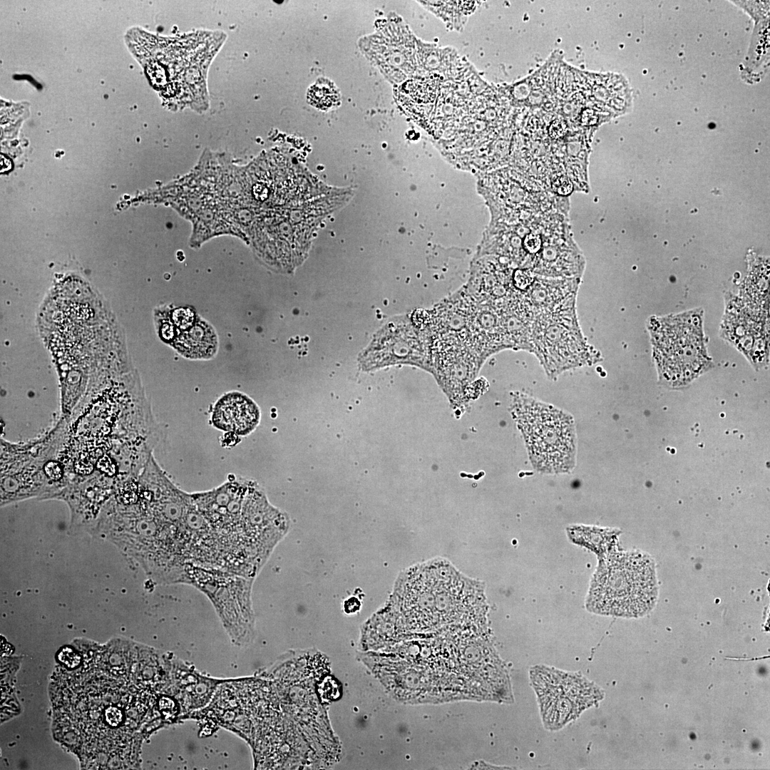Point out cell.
<instances>
[{"mask_svg": "<svg viewBox=\"0 0 770 770\" xmlns=\"http://www.w3.org/2000/svg\"><path fill=\"white\" fill-rule=\"evenodd\" d=\"M289 525L287 514L273 506L265 493L250 481L241 515V527L248 552L260 567Z\"/></svg>", "mask_w": 770, "mask_h": 770, "instance_id": "obj_10", "label": "cell"}, {"mask_svg": "<svg viewBox=\"0 0 770 770\" xmlns=\"http://www.w3.org/2000/svg\"><path fill=\"white\" fill-rule=\"evenodd\" d=\"M545 728L557 730L576 719L602 697L596 685L578 674L545 666L530 671Z\"/></svg>", "mask_w": 770, "mask_h": 770, "instance_id": "obj_9", "label": "cell"}, {"mask_svg": "<svg viewBox=\"0 0 770 770\" xmlns=\"http://www.w3.org/2000/svg\"><path fill=\"white\" fill-rule=\"evenodd\" d=\"M111 542L159 584H183L190 541L180 528L156 515L143 501L138 484L118 488L89 533Z\"/></svg>", "mask_w": 770, "mask_h": 770, "instance_id": "obj_1", "label": "cell"}, {"mask_svg": "<svg viewBox=\"0 0 770 770\" xmlns=\"http://www.w3.org/2000/svg\"><path fill=\"white\" fill-rule=\"evenodd\" d=\"M171 347L188 359H211L219 349L218 335L212 325L199 315L190 329L180 332Z\"/></svg>", "mask_w": 770, "mask_h": 770, "instance_id": "obj_13", "label": "cell"}, {"mask_svg": "<svg viewBox=\"0 0 770 770\" xmlns=\"http://www.w3.org/2000/svg\"><path fill=\"white\" fill-rule=\"evenodd\" d=\"M250 483V481L235 478L212 490L190 493L215 535L220 568L230 572L241 566L247 558L241 515Z\"/></svg>", "mask_w": 770, "mask_h": 770, "instance_id": "obj_8", "label": "cell"}, {"mask_svg": "<svg viewBox=\"0 0 770 770\" xmlns=\"http://www.w3.org/2000/svg\"><path fill=\"white\" fill-rule=\"evenodd\" d=\"M523 245L528 253L538 255L541 251L543 242L539 235L530 233L525 236Z\"/></svg>", "mask_w": 770, "mask_h": 770, "instance_id": "obj_19", "label": "cell"}, {"mask_svg": "<svg viewBox=\"0 0 770 770\" xmlns=\"http://www.w3.org/2000/svg\"><path fill=\"white\" fill-rule=\"evenodd\" d=\"M59 659L66 664L73 667L79 662V657L68 649L63 650L59 654Z\"/></svg>", "mask_w": 770, "mask_h": 770, "instance_id": "obj_21", "label": "cell"}, {"mask_svg": "<svg viewBox=\"0 0 770 770\" xmlns=\"http://www.w3.org/2000/svg\"><path fill=\"white\" fill-rule=\"evenodd\" d=\"M659 380L671 388L684 386L710 367L701 314L687 312L650 320Z\"/></svg>", "mask_w": 770, "mask_h": 770, "instance_id": "obj_5", "label": "cell"}, {"mask_svg": "<svg viewBox=\"0 0 770 770\" xmlns=\"http://www.w3.org/2000/svg\"><path fill=\"white\" fill-rule=\"evenodd\" d=\"M657 596L653 559L640 552H618L601 562L592 580L586 607L596 614L638 617L654 607Z\"/></svg>", "mask_w": 770, "mask_h": 770, "instance_id": "obj_2", "label": "cell"}, {"mask_svg": "<svg viewBox=\"0 0 770 770\" xmlns=\"http://www.w3.org/2000/svg\"><path fill=\"white\" fill-rule=\"evenodd\" d=\"M167 306L170 321L180 332L190 329L196 322L199 314L190 307H172Z\"/></svg>", "mask_w": 770, "mask_h": 770, "instance_id": "obj_17", "label": "cell"}, {"mask_svg": "<svg viewBox=\"0 0 770 770\" xmlns=\"http://www.w3.org/2000/svg\"><path fill=\"white\" fill-rule=\"evenodd\" d=\"M731 2L748 14L754 21L755 24L769 19V1H731Z\"/></svg>", "mask_w": 770, "mask_h": 770, "instance_id": "obj_18", "label": "cell"}, {"mask_svg": "<svg viewBox=\"0 0 770 770\" xmlns=\"http://www.w3.org/2000/svg\"><path fill=\"white\" fill-rule=\"evenodd\" d=\"M769 63V19L754 25L742 76L757 81L766 73Z\"/></svg>", "mask_w": 770, "mask_h": 770, "instance_id": "obj_14", "label": "cell"}, {"mask_svg": "<svg viewBox=\"0 0 770 770\" xmlns=\"http://www.w3.org/2000/svg\"><path fill=\"white\" fill-rule=\"evenodd\" d=\"M154 322L160 339L171 346L179 332L169 318L166 305L155 309Z\"/></svg>", "mask_w": 770, "mask_h": 770, "instance_id": "obj_16", "label": "cell"}, {"mask_svg": "<svg viewBox=\"0 0 770 770\" xmlns=\"http://www.w3.org/2000/svg\"><path fill=\"white\" fill-rule=\"evenodd\" d=\"M379 336L373 349L376 359L370 368L403 363L432 372L431 336L419 329L411 318H403L397 325L386 327Z\"/></svg>", "mask_w": 770, "mask_h": 770, "instance_id": "obj_11", "label": "cell"}, {"mask_svg": "<svg viewBox=\"0 0 770 770\" xmlns=\"http://www.w3.org/2000/svg\"><path fill=\"white\" fill-rule=\"evenodd\" d=\"M514 411L534 469L543 474L570 473L577 455L573 416L523 394L514 399Z\"/></svg>", "mask_w": 770, "mask_h": 770, "instance_id": "obj_4", "label": "cell"}, {"mask_svg": "<svg viewBox=\"0 0 770 770\" xmlns=\"http://www.w3.org/2000/svg\"><path fill=\"white\" fill-rule=\"evenodd\" d=\"M361 605L360 600L358 597L351 596L345 600L344 610L346 613L351 614L359 610Z\"/></svg>", "mask_w": 770, "mask_h": 770, "instance_id": "obj_22", "label": "cell"}, {"mask_svg": "<svg viewBox=\"0 0 770 770\" xmlns=\"http://www.w3.org/2000/svg\"><path fill=\"white\" fill-rule=\"evenodd\" d=\"M10 160L4 155H1V172H5L11 168Z\"/></svg>", "mask_w": 770, "mask_h": 770, "instance_id": "obj_24", "label": "cell"}, {"mask_svg": "<svg viewBox=\"0 0 770 770\" xmlns=\"http://www.w3.org/2000/svg\"><path fill=\"white\" fill-rule=\"evenodd\" d=\"M254 579L224 570L187 563L183 584L204 593L235 645L250 641L254 630L251 592Z\"/></svg>", "mask_w": 770, "mask_h": 770, "instance_id": "obj_7", "label": "cell"}, {"mask_svg": "<svg viewBox=\"0 0 770 770\" xmlns=\"http://www.w3.org/2000/svg\"><path fill=\"white\" fill-rule=\"evenodd\" d=\"M67 420L60 416L41 436L26 442L1 438L0 505L30 498L53 499L51 468L58 459L65 440Z\"/></svg>", "mask_w": 770, "mask_h": 770, "instance_id": "obj_3", "label": "cell"}, {"mask_svg": "<svg viewBox=\"0 0 770 770\" xmlns=\"http://www.w3.org/2000/svg\"><path fill=\"white\" fill-rule=\"evenodd\" d=\"M307 98L313 106L321 110H327L337 104L339 95L330 83H317L309 88Z\"/></svg>", "mask_w": 770, "mask_h": 770, "instance_id": "obj_15", "label": "cell"}, {"mask_svg": "<svg viewBox=\"0 0 770 770\" xmlns=\"http://www.w3.org/2000/svg\"><path fill=\"white\" fill-rule=\"evenodd\" d=\"M553 190L560 195H568L573 191V184L565 176H558L552 183Z\"/></svg>", "mask_w": 770, "mask_h": 770, "instance_id": "obj_20", "label": "cell"}, {"mask_svg": "<svg viewBox=\"0 0 770 770\" xmlns=\"http://www.w3.org/2000/svg\"><path fill=\"white\" fill-rule=\"evenodd\" d=\"M211 421L217 429L245 436L258 426L260 410L248 396L239 391H230L222 395L215 404Z\"/></svg>", "mask_w": 770, "mask_h": 770, "instance_id": "obj_12", "label": "cell"}, {"mask_svg": "<svg viewBox=\"0 0 770 770\" xmlns=\"http://www.w3.org/2000/svg\"><path fill=\"white\" fill-rule=\"evenodd\" d=\"M564 133L565 126L560 122L553 123L549 128V133L554 138L561 137Z\"/></svg>", "mask_w": 770, "mask_h": 770, "instance_id": "obj_23", "label": "cell"}, {"mask_svg": "<svg viewBox=\"0 0 770 770\" xmlns=\"http://www.w3.org/2000/svg\"><path fill=\"white\" fill-rule=\"evenodd\" d=\"M531 345V353L553 380L566 371L601 360L600 353L588 343L582 332L577 306L536 314Z\"/></svg>", "mask_w": 770, "mask_h": 770, "instance_id": "obj_6", "label": "cell"}]
</instances>
